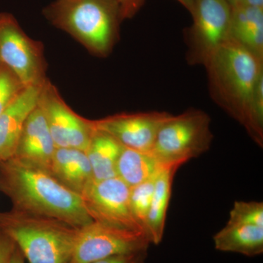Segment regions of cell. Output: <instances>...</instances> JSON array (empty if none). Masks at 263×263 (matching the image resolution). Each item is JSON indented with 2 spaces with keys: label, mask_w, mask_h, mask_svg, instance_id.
<instances>
[{
  "label": "cell",
  "mask_w": 263,
  "mask_h": 263,
  "mask_svg": "<svg viewBox=\"0 0 263 263\" xmlns=\"http://www.w3.org/2000/svg\"><path fill=\"white\" fill-rule=\"evenodd\" d=\"M0 192L13 209L63 221L77 228L90 217L82 197L64 186L48 171L22 163L11 157L0 161Z\"/></svg>",
  "instance_id": "obj_1"
},
{
  "label": "cell",
  "mask_w": 263,
  "mask_h": 263,
  "mask_svg": "<svg viewBox=\"0 0 263 263\" xmlns=\"http://www.w3.org/2000/svg\"><path fill=\"white\" fill-rule=\"evenodd\" d=\"M204 67L214 103L246 129L254 89L263 75V60L229 40Z\"/></svg>",
  "instance_id": "obj_2"
},
{
  "label": "cell",
  "mask_w": 263,
  "mask_h": 263,
  "mask_svg": "<svg viewBox=\"0 0 263 263\" xmlns=\"http://www.w3.org/2000/svg\"><path fill=\"white\" fill-rule=\"evenodd\" d=\"M43 13L95 56L108 57L119 41L123 20L115 0H56Z\"/></svg>",
  "instance_id": "obj_3"
},
{
  "label": "cell",
  "mask_w": 263,
  "mask_h": 263,
  "mask_svg": "<svg viewBox=\"0 0 263 263\" xmlns=\"http://www.w3.org/2000/svg\"><path fill=\"white\" fill-rule=\"evenodd\" d=\"M0 230L15 242L29 263H69L80 228L12 209L0 212Z\"/></svg>",
  "instance_id": "obj_4"
},
{
  "label": "cell",
  "mask_w": 263,
  "mask_h": 263,
  "mask_svg": "<svg viewBox=\"0 0 263 263\" xmlns=\"http://www.w3.org/2000/svg\"><path fill=\"white\" fill-rule=\"evenodd\" d=\"M213 139L210 117L203 110L191 108L164 123L150 153L160 165L179 168L207 152Z\"/></svg>",
  "instance_id": "obj_5"
},
{
  "label": "cell",
  "mask_w": 263,
  "mask_h": 263,
  "mask_svg": "<svg viewBox=\"0 0 263 263\" xmlns=\"http://www.w3.org/2000/svg\"><path fill=\"white\" fill-rule=\"evenodd\" d=\"M193 25L186 34L189 65H206L230 40L232 8L226 0H195Z\"/></svg>",
  "instance_id": "obj_6"
},
{
  "label": "cell",
  "mask_w": 263,
  "mask_h": 263,
  "mask_svg": "<svg viewBox=\"0 0 263 263\" xmlns=\"http://www.w3.org/2000/svg\"><path fill=\"white\" fill-rule=\"evenodd\" d=\"M0 64L25 87L42 86L48 79L43 43L29 37L8 13H0Z\"/></svg>",
  "instance_id": "obj_7"
},
{
  "label": "cell",
  "mask_w": 263,
  "mask_h": 263,
  "mask_svg": "<svg viewBox=\"0 0 263 263\" xmlns=\"http://www.w3.org/2000/svg\"><path fill=\"white\" fill-rule=\"evenodd\" d=\"M37 105L44 114L57 148L86 151L97 129L95 120L72 110L48 79L41 88Z\"/></svg>",
  "instance_id": "obj_8"
},
{
  "label": "cell",
  "mask_w": 263,
  "mask_h": 263,
  "mask_svg": "<svg viewBox=\"0 0 263 263\" xmlns=\"http://www.w3.org/2000/svg\"><path fill=\"white\" fill-rule=\"evenodd\" d=\"M151 243L146 235L92 222L79 230L69 263H91L113 257L148 251Z\"/></svg>",
  "instance_id": "obj_9"
},
{
  "label": "cell",
  "mask_w": 263,
  "mask_h": 263,
  "mask_svg": "<svg viewBox=\"0 0 263 263\" xmlns=\"http://www.w3.org/2000/svg\"><path fill=\"white\" fill-rule=\"evenodd\" d=\"M129 191L130 187L117 176L93 181L81 197L95 222L146 235L132 212Z\"/></svg>",
  "instance_id": "obj_10"
},
{
  "label": "cell",
  "mask_w": 263,
  "mask_h": 263,
  "mask_svg": "<svg viewBox=\"0 0 263 263\" xmlns=\"http://www.w3.org/2000/svg\"><path fill=\"white\" fill-rule=\"evenodd\" d=\"M172 116L165 111L122 113L95 123L97 129L108 133L124 148L150 153L160 128Z\"/></svg>",
  "instance_id": "obj_11"
},
{
  "label": "cell",
  "mask_w": 263,
  "mask_h": 263,
  "mask_svg": "<svg viewBox=\"0 0 263 263\" xmlns=\"http://www.w3.org/2000/svg\"><path fill=\"white\" fill-rule=\"evenodd\" d=\"M57 146L42 110L37 105L24 123L13 158L50 172Z\"/></svg>",
  "instance_id": "obj_12"
},
{
  "label": "cell",
  "mask_w": 263,
  "mask_h": 263,
  "mask_svg": "<svg viewBox=\"0 0 263 263\" xmlns=\"http://www.w3.org/2000/svg\"><path fill=\"white\" fill-rule=\"evenodd\" d=\"M42 86L26 87L0 114V161L14 155L24 123L37 105Z\"/></svg>",
  "instance_id": "obj_13"
},
{
  "label": "cell",
  "mask_w": 263,
  "mask_h": 263,
  "mask_svg": "<svg viewBox=\"0 0 263 263\" xmlns=\"http://www.w3.org/2000/svg\"><path fill=\"white\" fill-rule=\"evenodd\" d=\"M50 173L80 196L95 181L86 152L77 148H57Z\"/></svg>",
  "instance_id": "obj_14"
},
{
  "label": "cell",
  "mask_w": 263,
  "mask_h": 263,
  "mask_svg": "<svg viewBox=\"0 0 263 263\" xmlns=\"http://www.w3.org/2000/svg\"><path fill=\"white\" fill-rule=\"evenodd\" d=\"M230 40L263 60V9L239 5L232 8Z\"/></svg>",
  "instance_id": "obj_15"
},
{
  "label": "cell",
  "mask_w": 263,
  "mask_h": 263,
  "mask_svg": "<svg viewBox=\"0 0 263 263\" xmlns=\"http://www.w3.org/2000/svg\"><path fill=\"white\" fill-rule=\"evenodd\" d=\"M179 167L161 165L156 176L155 190L146 221V235L151 245H159L163 238L166 216L173 181Z\"/></svg>",
  "instance_id": "obj_16"
},
{
  "label": "cell",
  "mask_w": 263,
  "mask_h": 263,
  "mask_svg": "<svg viewBox=\"0 0 263 263\" xmlns=\"http://www.w3.org/2000/svg\"><path fill=\"white\" fill-rule=\"evenodd\" d=\"M214 247L223 252L254 257L263 253V227L240 223H227L214 235Z\"/></svg>",
  "instance_id": "obj_17"
},
{
  "label": "cell",
  "mask_w": 263,
  "mask_h": 263,
  "mask_svg": "<svg viewBox=\"0 0 263 263\" xmlns=\"http://www.w3.org/2000/svg\"><path fill=\"white\" fill-rule=\"evenodd\" d=\"M123 147L111 136L97 129L85 152L95 181L117 177V165Z\"/></svg>",
  "instance_id": "obj_18"
},
{
  "label": "cell",
  "mask_w": 263,
  "mask_h": 263,
  "mask_svg": "<svg viewBox=\"0 0 263 263\" xmlns=\"http://www.w3.org/2000/svg\"><path fill=\"white\" fill-rule=\"evenodd\" d=\"M160 167L152 154L124 147L118 160L117 177L131 188L155 177Z\"/></svg>",
  "instance_id": "obj_19"
},
{
  "label": "cell",
  "mask_w": 263,
  "mask_h": 263,
  "mask_svg": "<svg viewBox=\"0 0 263 263\" xmlns=\"http://www.w3.org/2000/svg\"><path fill=\"white\" fill-rule=\"evenodd\" d=\"M156 176L155 177L147 180L144 182L133 186L129 191V202L132 212L135 219L146 235L147 216L155 190Z\"/></svg>",
  "instance_id": "obj_20"
},
{
  "label": "cell",
  "mask_w": 263,
  "mask_h": 263,
  "mask_svg": "<svg viewBox=\"0 0 263 263\" xmlns=\"http://www.w3.org/2000/svg\"><path fill=\"white\" fill-rule=\"evenodd\" d=\"M246 130L259 147L263 146V75L260 76L251 101Z\"/></svg>",
  "instance_id": "obj_21"
},
{
  "label": "cell",
  "mask_w": 263,
  "mask_h": 263,
  "mask_svg": "<svg viewBox=\"0 0 263 263\" xmlns=\"http://www.w3.org/2000/svg\"><path fill=\"white\" fill-rule=\"evenodd\" d=\"M228 222L263 227V203L257 201H235Z\"/></svg>",
  "instance_id": "obj_22"
},
{
  "label": "cell",
  "mask_w": 263,
  "mask_h": 263,
  "mask_svg": "<svg viewBox=\"0 0 263 263\" xmlns=\"http://www.w3.org/2000/svg\"><path fill=\"white\" fill-rule=\"evenodd\" d=\"M25 88L11 70L0 64V114Z\"/></svg>",
  "instance_id": "obj_23"
},
{
  "label": "cell",
  "mask_w": 263,
  "mask_h": 263,
  "mask_svg": "<svg viewBox=\"0 0 263 263\" xmlns=\"http://www.w3.org/2000/svg\"><path fill=\"white\" fill-rule=\"evenodd\" d=\"M148 251L113 256L91 263H146Z\"/></svg>",
  "instance_id": "obj_24"
},
{
  "label": "cell",
  "mask_w": 263,
  "mask_h": 263,
  "mask_svg": "<svg viewBox=\"0 0 263 263\" xmlns=\"http://www.w3.org/2000/svg\"><path fill=\"white\" fill-rule=\"evenodd\" d=\"M16 247L15 242L0 230V263H11Z\"/></svg>",
  "instance_id": "obj_25"
},
{
  "label": "cell",
  "mask_w": 263,
  "mask_h": 263,
  "mask_svg": "<svg viewBox=\"0 0 263 263\" xmlns=\"http://www.w3.org/2000/svg\"><path fill=\"white\" fill-rule=\"evenodd\" d=\"M120 9L122 20L134 17L141 9L146 0H115Z\"/></svg>",
  "instance_id": "obj_26"
},
{
  "label": "cell",
  "mask_w": 263,
  "mask_h": 263,
  "mask_svg": "<svg viewBox=\"0 0 263 263\" xmlns=\"http://www.w3.org/2000/svg\"><path fill=\"white\" fill-rule=\"evenodd\" d=\"M240 5L263 9V0H242Z\"/></svg>",
  "instance_id": "obj_27"
},
{
  "label": "cell",
  "mask_w": 263,
  "mask_h": 263,
  "mask_svg": "<svg viewBox=\"0 0 263 263\" xmlns=\"http://www.w3.org/2000/svg\"><path fill=\"white\" fill-rule=\"evenodd\" d=\"M11 263H25V258L23 254L19 250L18 247L15 249L14 254L12 257Z\"/></svg>",
  "instance_id": "obj_28"
},
{
  "label": "cell",
  "mask_w": 263,
  "mask_h": 263,
  "mask_svg": "<svg viewBox=\"0 0 263 263\" xmlns=\"http://www.w3.org/2000/svg\"><path fill=\"white\" fill-rule=\"evenodd\" d=\"M176 1L179 2L180 4L182 5L183 8H186L190 13H193L195 0H176Z\"/></svg>",
  "instance_id": "obj_29"
},
{
  "label": "cell",
  "mask_w": 263,
  "mask_h": 263,
  "mask_svg": "<svg viewBox=\"0 0 263 263\" xmlns=\"http://www.w3.org/2000/svg\"><path fill=\"white\" fill-rule=\"evenodd\" d=\"M226 1L229 3L231 8H233V7L239 5L241 3L242 0H226Z\"/></svg>",
  "instance_id": "obj_30"
}]
</instances>
